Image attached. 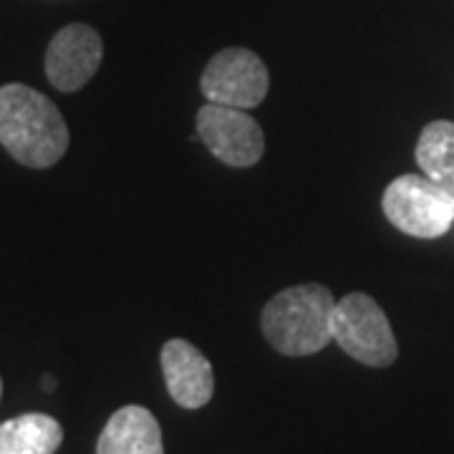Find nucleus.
<instances>
[{
  "mask_svg": "<svg viewBox=\"0 0 454 454\" xmlns=\"http://www.w3.org/2000/svg\"><path fill=\"white\" fill-rule=\"evenodd\" d=\"M0 145L23 167L49 169L66 154L71 134L46 94L26 83H5L0 86Z\"/></svg>",
  "mask_w": 454,
  "mask_h": 454,
  "instance_id": "nucleus-1",
  "label": "nucleus"
},
{
  "mask_svg": "<svg viewBox=\"0 0 454 454\" xmlns=\"http://www.w3.org/2000/svg\"><path fill=\"white\" fill-rule=\"evenodd\" d=\"M336 298L321 283L291 286L276 293L260 313L265 340L283 356H313L333 340Z\"/></svg>",
  "mask_w": 454,
  "mask_h": 454,
  "instance_id": "nucleus-2",
  "label": "nucleus"
},
{
  "mask_svg": "<svg viewBox=\"0 0 454 454\" xmlns=\"http://www.w3.org/2000/svg\"><path fill=\"white\" fill-rule=\"evenodd\" d=\"M331 333L340 351L364 366L384 369L399 356V343L387 313L366 293H348L336 301Z\"/></svg>",
  "mask_w": 454,
  "mask_h": 454,
  "instance_id": "nucleus-3",
  "label": "nucleus"
},
{
  "mask_svg": "<svg viewBox=\"0 0 454 454\" xmlns=\"http://www.w3.org/2000/svg\"><path fill=\"white\" fill-rule=\"evenodd\" d=\"M381 210L399 232L434 240L454 223V195L427 175H402L381 197Z\"/></svg>",
  "mask_w": 454,
  "mask_h": 454,
  "instance_id": "nucleus-4",
  "label": "nucleus"
},
{
  "mask_svg": "<svg viewBox=\"0 0 454 454\" xmlns=\"http://www.w3.org/2000/svg\"><path fill=\"white\" fill-rule=\"evenodd\" d=\"M200 89L212 104L247 112L265 101L270 89V74L258 53L243 46H232L212 56L210 64L202 71Z\"/></svg>",
  "mask_w": 454,
  "mask_h": 454,
  "instance_id": "nucleus-5",
  "label": "nucleus"
},
{
  "mask_svg": "<svg viewBox=\"0 0 454 454\" xmlns=\"http://www.w3.org/2000/svg\"><path fill=\"white\" fill-rule=\"evenodd\" d=\"M197 137L227 167L247 169L265 154V134L258 121L232 106H220L207 101L197 112Z\"/></svg>",
  "mask_w": 454,
  "mask_h": 454,
  "instance_id": "nucleus-6",
  "label": "nucleus"
},
{
  "mask_svg": "<svg viewBox=\"0 0 454 454\" xmlns=\"http://www.w3.org/2000/svg\"><path fill=\"white\" fill-rule=\"evenodd\" d=\"M104 59V41L86 23H71L51 38L46 49V76L53 89L74 94L97 76Z\"/></svg>",
  "mask_w": 454,
  "mask_h": 454,
  "instance_id": "nucleus-7",
  "label": "nucleus"
},
{
  "mask_svg": "<svg viewBox=\"0 0 454 454\" xmlns=\"http://www.w3.org/2000/svg\"><path fill=\"white\" fill-rule=\"evenodd\" d=\"M162 376L172 402L182 409H202L215 394V372L210 358L195 343L184 339H169L160 354Z\"/></svg>",
  "mask_w": 454,
  "mask_h": 454,
  "instance_id": "nucleus-8",
  "label": "nucleus"
},
{
  "mask_svg": "<svg viewBox=\"0 0 454 454\" xmlns=\"http://www.w3.org/2000/svg\"><path fill=\"white\" fill-rule=\"evenodd\" d=\"M97 454H164L157 417L139 404L116 409L98 434Z\"/></svg>",
  "mask_w": 454,
  "mask_h": 454,
  "instance_id": "nucleus-9",
  "label": "nucleus"
},
{
  "mask_svg": "<svg viewBox=\"0 0 454 454\" xmlns=\"http://www.w3.org/2000/svg\"><path fill=\"white\" fill-rule=\"evenodd\" d=\"M64 427L51 414L28 411L0 424V454H56Z\"/></svg>",
  "mask_w": 454,
  "mask_h": 454,
  "instance_id": "nucleus-10",
  "label": "nucleus"
},
{
  "mask_svg": "<svg viewBox=\"0 0 454 454\" xmlns=\"http://www.w3.org/2000/svg\"><path fill=\"white\" fill-rule=\"evenodd\" d=\"M414 157L427 177L454 195V121H429L419 134Z\"/></svg>",
  "mask_w": 454,
  "mask_h": 454,
  "instance_id": "nucleus-11",
  "label": "nucleus"
},
{
  "mask_svg": "<svg viewBox=\"0 0 454 454\" xmlns=\"http://www.w3.org/2000/svg\"><path fill=\"white\" fill-rule=\"evenodd\" d=\"M0 399H3V379H0Z\"/></svg>",
  "mask_w": 454,
  "mask_h": 454,
  "instance_id": "nucleus-12",
  "label": "nucleus"
}]
</instances>
